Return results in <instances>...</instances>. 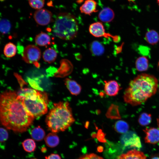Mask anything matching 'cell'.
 Here are the masks:
<instances>
[{
	"mask_svg": "<svg viewBox=\"0 0 159 159\" xmlns=\"http://www.w3.org/2000/svg\"><path fill=\"white\" fill-rule=\"evenodd\" d=\"M0 119L7 129L22 133L27 130L34 118L26 111L17 94L7 90L0 95Z\"/></svg>",
	"mask_w": 159,
	"mask_h": 159,
	"instance_id": "6da1fadb",
	"label": "cell"
},
{
	"mask_svg": "<svg viewBox=\"0 0 159 159\" xmlns=\"http://www.w3.org/2000/svg\"><path fill=\"white\" fill-rule=\"evenodd\" d=\"M158 86V81L153 75L139 74L130 82L125 90L124 101L133 106L140 105L156 93Z\"/></svg>",
	"mask_w": 159,
	"mask_h": 159,
	"instance_id": "7a4b0ae2",
	"label": "cell"
},
{
	"mask_svg": "<svg viewBox=\"0 0 159 159\" xmlns=\"http://www.w3.org/2000/svg\"><path fill=\"white\" fill-rule=\"evenodd\" d=\"M45 121L48 130L52 132L65 130L75 121L69 102L61 101L54 103Z\"/></svg>",
	"mask_w": 159,
	"mask_h": 159,
	"instance_id": "3957f363",
	"label": "cell"
},
{
	"mask_svg": "<svg viewBox=\"0 0 159 159\" xmlns=\"http://www.w3.org/2000/svg\"><path fill=\"white\" fill-rule=\"evenodd\" d=\"M78 30V23L73 15L62 12L57 15L53 27L56 36L63 40H71L76 36Z\"/></svg>",
	"mask_w": 159,
	"mask_h": 159,
	"instance_id": "277c9868",
	"label": "cell"
},
{
	"mask_svg": "<svg viewBox=\"0 0 159 159\" xmlns=\"http://www.w3.org/2000/svg\"><path fill=\"white\" fill-rule=\"evenodd\" d=\"M22 102L27 112L34 118L47 112L49 100L44 92L34 90L28 92L24 96Z\"/></svg>",
	"mask_w": 159,
	"mask_h": 159,
	"instance_id": "5b68a950",
	"label": "cell"
},
{
	"mask_svg": "<svg viewBox=\"0 0 159 159\" xmlns=\"http://www.w3.org/2000/svg\"><path fill=\"white\" fill-rule=\"evenodd\" d=\"M41 55V51L38 47L34 45H29L24 49L22 59L27 63L33 64L37 67H39L40 66L38 62Z\"/></svg>",
	"mask_w": 159,
	"mask_h": 159,
	"instance_id": "8992f818",
	"label": "cell"
},
{
	"mask_svg": "<svg viewBox=\"0 0 159 159\" xmlns=\"http://www.w3.org/2000/svg\"><path fill=\"white\" fill-rule=\"evenodd\" d=\"M121 142L125 147L133 148L139 150L142 147L139 136L135 132L128 131L124 134L121 138Z\"/></svg>",
	"mask_w": 159,
	"mask_h": 159,
	"instance_id": "52a82bcc",
	"label": "cell"
},
{
	"mask_svg": "<svg viewBox=\"0 0 159 159\" xmlns=\"http://www.w3.org/2000/svg\"><path fill=\"white\" fill-rule=\"evenodd\" d=\"M89 31L90 34L95 37H105L107 38L111 37L113 40L115 42L117 41L118 39L117 37L113 36L110 34L106 33L103 24L101 22H97L90 24L89 27Z\"/></svg>",
	"mask_w": 159,
	"mask_h": 159,
	"instance_id": "ba28073f",
	"label": "cell"
},
{
	"mask_svg": "<svg viewBox=\"0 0 159 159\" xmlns=\"http://www.w3.org/2000/svg\"><path fill=\"white\" fill-rule=\"evenodd\" d=\"M52 13L46 9H41L35 11L34 15V19L38 24L45 26L52 21Z\"/></svg>",
	"mask_w": 159,
	"mask_h": 159,
	"instance_id": "9c48e42d",
	"label": "cell"
},
{
	"mask_svg": "<svg viewBox=\"0 0 159 159\" xmlns=\"http://www.w3.org/2000/svg\"><path fill=\"white\" fill-rule=\"evenodd\" d=\"M145 136V143L155 144L159 142V129L155 127L146 128L143 130Z\"/></svg>",
	"mask_w": 159,
	"mask_h": 159,
	"instance_id": "30bf717a",
	"label": "cell"
},
{
	"mask_svg": "<svg viewBox=\"0 0 159 159\" xmlns=\"http://www.w3.org/2000/svg\"><path fill=\"white\" fill-rule=\"evenodd\" d=\"M104 82V90L106 94L108 96L116 95L121 89L120 85L115 80H105Z\"/></svg>",
	"mask_w": 159,
	"mask_h": 159,
	"instance_id": "8fae6325",
	"label": "cell"
},
{
	"mask_svg": "<svg viewBox=\"0 0 159 159\" xmlns=\"http://www.w3.org/2000/svg\"><path fill=\"white\" fill-rule=\"evenodd\" d=\"M97 3L94 0H86L80 7L81 13L85 14L91 15L94 12H97Z\"/></svg>",
	"mask_w": 159,
	"mask_h": 159,
	"instance_id": "7c38bea8",
	"label": "cell"
},
{
	"mask_svg": "<svg viewBox=\"0 0 159 159\" xmlns=\"http://www.w3.org/2000/svg\"><path fill=\"white\" fill-rule=\"evenodd\" d=\"M117 159H146V156L143 152L134 149L121 154Z\"/></svg>",
	"mask_w": 159,
	"mask_h": 159,
	"instance_id": "4fadbf2b",
	"label": "cell"
},
{
	"mask_svg": "<svg viewBox=\"0 0 159 159\" xmlns=\"http://www.w3.org/2000/svg\"><path fill=\"white\" fill-rule=\"evenodd\" d=\"M64 82L67 88L71 94L76 96L80 94L82 87L76 81L67 78L64 80Z\"/></svg>",
	"mask_w": 159,
	"mask_h": 159,
	"instance_id": "5bb4252c",
	"label": "cell"
},
{
	"mask_svg": "<svg viewBox=\"0 0 159 159\" xmlns=\"http://www.w3.org/2000/svg\"><path fill=\"white\" fill-rule=\"evenodd\" d=\"M115 14L113 10L109 7H105L100 12L98 17L100 20L103 22H109L114 18Z\"/></svg>",
	"mask_w": 159,
	"mask_h": 159,
	"instance_id": "9a60e30c",
	"label": "cell"
},
{
	"mask_svg": "<svg viewBox=\"0 0 159 159\" xmlns=\"http://www.w3.org/2000/svg\"><path fill=\"white\" fill-rule=\"evenodd\" d=\"M35 42L38 45L45 46L51 43V39L47 34L42 32L37 34L35 38Z\"/></svg>",
	"mask_w": 159,
	"mask_h": 159,
	"instance_id": "2e32d148",
	"label": "cell"
},
{
	"mask_svg": "<svg viewBox=\"0 0 159 159\" xmlns=\"http://www.w3.org/2000/svg\"><path fill=\"white\" fill-rule=\"evenodd\" d=\"M44 141L47 146L54 148L57 146L59 142V138L55 133H49L45 138Z\"/></svg>",
	"mask_w": 159,
	"mask_h": 159,
	"instance_id": "e0dca14e",
	"label": "cell"
},
{
	"mask_svg": "<svg viewBox=\"0 0 159 159\" xmlns=\"http://www.w3.org/2000/svg\"><path fill=\"white\" fill-rule=\"evenodd\" d=\"M106 116L108 118L111 119H121L118 106L114 104H111L106 112Z\"/></svg>",
	"mask_w": 159,
	"mask_h": 159,
	"instance_id": "ac0fdd59",
	"label": "cell"
},
{
	"mask_svg": "<svg viewBox=\"0 0 159 159\" xmlns=\"http://www.w3.org/2000/svg\"><path fill=\"white\" fill-rule=\"evenodd\" d=\"M146 42L151 45L157 44L159 41V34L154 30H150L147 31L145 35Z\"/></svg>",
	"mask_w": 159,
	"mask_h": 159,
	"instance_id": "d6986e66",
	"label": "cell"
},
{
	"mask_svg": "<svg viewBox=\"0 0 159 159\" xmlns=\"http://www.w3.org/2000/svg\"><path fill=\"white\" fill-rule=\"evenodd\" d=\"M57 54L55 50L49 48L46 49L43 52V58L44 60L49 63L53 62L57 58Z\"/></svg>",
	"mask_w": 159,
	"mask_h": 159,
	"instance_id": "ffe728a7",
	"label": "cell"
},
{
	"mask_svg": "<svg viewBox=\"0 0 159 159\" xmlns=\"http://www.w3.org/2000/svg\"><path fill=\"white\" fill-rule=\"evenodd\" d=\"M30 134L32 138L37 141L42 140L45 136V132L39 126L36 127L31 130Z\"/></svg>",
	"mask_w": 159,
	"mask_h": 159,
	"instance_id": "44dd1931",
	"label": "cell"
},
{
	"mask_svg": "<svg viewBox=\"0 0 159 159\" xmlns=\"http://www.w3.org/2000/svg\"><path fill=\"white\" fill-rule=\"evenodd\" d=\"M135 64L138 71L139 72L145 71L148 68V61L145 57H140L137 59Z\"/></svg>",
	"mask_w": 159,
	"mask_h": 159,
	"instance_id": "7402d4cb",
	"label": "cell"
},
{
	"mask_svg": "<svg viewBox=\"0 0 159 159\" xmlns=\"http://www.w3.org/2000/svg\"><path fill=\"white\" fill-rule=\"evenodd\" d=\"M114 128L117 132L124 134L128 132L129 125L126 122L123 120H119L115 123Z\"/></svg>",
	"mask_w": 159,
	"mask_h": 159,
	"instance_id": "603a6c76",
	"label": "cell"
},
{
	"mask_svg": "<svg viewBox=\"0 0 159 159\" xmlns=\"http://www.w3.org/2000/svg\"><path fill=\"white\" fill-rule=\"evenodd\" d=\"M16 52V47L13 43L9 42L5 46L4 49V53L7 57L11 58L14 56Z\"/></svg>",
	"mask_w": 159,
	"mask_h": 159,
	"instance_id": "cb8c5ba5",
	"label": "cell"
},
{
	"mask_svg": "<svg viewBox=\"0 0 159 159\" xmlns=\"http://www.w3.org/2000/svg\"><path fill=\"white\" fill-rule=\"evenodd\" d=\"M90 50L92 54L96 56L102 55L104 51L103 46L97 41L92 42L90 46Z\"/></svg>",
	"mask_w": 159,
	"mask_h": 159,
	"instance_id": "d4e9b609",
	"label": "cell"
},
{
	"mask_svg": "<svg viewBox=\"0 0 159 159\" xmlns=\"http://www.w3.org/2000/svg\"><path fill=\"white\" fill-rule=\"evenodd\" d=\"M66 66L64 65V61H62L61 62L60 66L55 72L54 76L57 77H63L70 74L72 69H68Z\"/></svg>",
	"mask_w": 159,
	"mask_h": 159,
	"instance_id": "484cf974",
	"label": "cell"
},
{
	"mask_svg": "<svg viewBox=\"0 0 159 159\" xmlns=\"http://www.w3.org/2000/svg\"><path fill=\"white\" fill-rule=\"evenodd\" d=\"M22 144L24 150L26 152L30 153L35 150L36 144L32 139H26L23 142Z\"/></svg>",
	"mask_w": 159,
	"mask_h": 159,
	"instance_id": "4316f807",
	"label": "cell"
},
{
	"mask_svg": "<svg viewBox=\"0 0 159 159\" xmlns=\"http://www.w3.org/2000/svg\"><path fill=\"white\" fill-rule=\"evenodd\" d=\"M152 118L150 114L143 112L140 115L138 122L142 126H145L149 124L151 121Z\"/></svg>",
	"mask_w": 159,
	"mask_h": 159,
	"instance_id": "83f0119b",
	"label": "cell"
},
{
	"mask_svg": "<svg viewBox=\"0 0 159 159\" xmlns=\"http://www.w3.org/2000/svg\"><path fill=\"white\" fill-rule=\"evenodd\" d=\"M11 28V24L9 21L5 19H2L0 21V31L3 34L9 32Z\"/></svg>",
	"mask_w": 159,
	"mask_h": 159,
	"instance_id": "f1b7e54d",
	"label": "cell"
},
{
	"mask_svg": "<svg viewBox=\"0 0 159 159\" xmlns=\"http://www.w3.org/2000/svg\"><path fill=\"white\" fill-rule=\"evenodd\" d=\"M29 3L32 8L38 10L43 7L44 0H29Z\"/></svg>",
	"mask_w": 159,
	"mask_h": 159,
	"instance_id": "f546056e",
	"label": "cell"
},
{
	"mask_svg": "<svg viewBox=\"0 0 159 159\" xmlns=\"http://www.w3.org/2000/svg\"><path fill=\"white\" fill-rule=\"evenodd\" d=\"M0 143H4L8 139V133L6 130L2 127L0 128Z\"/></svg>",
	"mask_w": 159,
	"mask_h": 159,
	"instance_id": "4dcf8cb0",
	"label": "cell"
},
{
	"mask_svg": "<svg viewBox=\"0 0 159 159\" xmlns=\"http://www.w3.org/2000/svg\"><path fill=\"white\" fill-rule=\"evenodd\" d=\"M27 80L31 86L33 88L38 90L43 91V89L39 87L38 83L35 80L29 77L28 78Z\"/></svg>",
	"mask_w": 159,
	"mask_h": 159,
	"instance_id": "1f68e13d",
	"label": "cell"
},
{
	"mask_svg": "<svg viewBox=\"0 0 159 159\" xmlns=\"http://www.w3.org/2000/svg\"><path fill=\"white\" fill-rule=\"evenodd\" d=\"M78 159H103V158L95 154L91 153L83 156Z\"/></svg>",
	"mask_w": 159,
	"mask_h": 159,
	"instance_id": "d6a6232c",
	"label": "cell"
},
{
	"mask_svg": "<svg viewBox=\"0 0 159 159\" xmlns=\"http://www.w3.org/2000/svg\"><path fill=\"white\" fill-rule=\"evenodd\" d=\"M14 75L17 78L20 85L21 88H23V86L25 85H26V83L24 81L21 77L16 73H14Z\"/></svg>",
	"mask_w": 159,
	"mask_h": 159,
	"instance_id": "836d02e7",
	"label": "cell"
},
{
	"mask_svg": "<svg viewBox=\"0 0 159 159\" xmlns=\"http://www.w3.org/2000/svg\"><path fill=\"white\" fill-rule=\"evenodd\" d=\"M45 159H61L60 156L58 154L52 153L45 157Z\"/></svg>",
	"mask_w": 159,
	"mask_h": 159,
	"instance_id": "e575fe53",
	"label": "cell"
},
{
	"mask_svg": "<svg viewBox=\"0 0 159 159\" xmlns=\"http://www.w3.org/2000/svg\"><path fill=\"white\" fill-rule=\"evenodd\" d=\"M157 123L158 128L159 129V116L158 118L157 119Z\"/></svg>",
	"mask_w": 159,
	"mask_h": 159,
	"instance_id": "d590c367",
	"label": "cell"
},
{
	"mask_svg": "<svg viewBox=\"0 0 159 159\" xmlns=\"http://www.w3.org/2000/svg\"><path fill=\"white\" fill-rule=\"evenodd\" d=\"M151 159H159V157L155 156L151 158Z\"/></svg>",
	"mask_w": 159,
	"mask_h": 159,
	"instance_id": "8d00e7d4",
	"label": "cell"
},
{
	"mask_svg": "<svg viewBox=\"0 0 159 159\" xmlns=\"http://www.w3.org/2000/svg\"><path fill=\"white\" fill-rule=\"evenodd\" d=\"M42 150L43 152H45V150H46V149H45V148H42Z\"/></svg>",
	"mask_w": 159,
	"mask_h": 159,
	"instance_id": "74e56055",
	"label": "cell"
},
{
	"mask_svg": "<svg viewBox=\"0 0 159 159\" xmlns=\"http://www.w3.org/2000/svg\"><path fill=\"white\" fill-rule=\"evenodd\" d=\"M158 3L159 4V0H157Z\"/></svg>",
	"mask_w": 159,
	"mask_h": 159,
	"instance_id": "f35d334b",
	"label": "cell"
},
{
	"mask_svg": "<svg viewBox=\"0 0 159 159\" xmlns=\"http://www.w3.org/2000/svg\"><path fill=\"white\" fill-rule=\"evenodd\" d=\"M31 159H37L36 158H31Z\"/></svg>",
	"mask_w": 159,
	"mask_h": 159,
	"instance_id": "ab89813d",
	"label": "cell"
}]
</instances>
